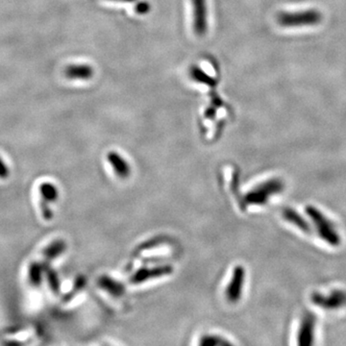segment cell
<instances>
[{
  "label": "cell",
  "instance_id": "ac0fdd59",
  "mask_svg": "<svg viewBox=\"0 0 346 346\" xmlns=\"http://www.w3.org/2000/svg\"><path fill=\"white\" fill-rule=\"evenodd\" d=\"M214 114H216V109L214 108H210V109H208L207 111L205 112L206 118H212V116H214Z\"/></svg>",
  "mask_w": 346,
  "mask_h": 346
},
{
  "label": "cell",
  "instance_id": "7a4b0ae2",
  "mask_svg": "<svg viewBox=\"0 0 346 346\" xmlns=\"http://www.w3.org/2000/svg\"><path fill=\"white\" fill-rule=\"evenodd\" d=\"M305 210L312 222L314 223L318 235L324 242L333 246L340 244V236L336 231L332 222H330L320 210L314 206H307Z\"/></svg>",
  "mask_w": 346,
  "mask_h": 346
},
{
  "label": "cell",
  "instance_id": "52a82bcc",
  "mask_svg": "<svg viewBox=\"0 0 346 346\" xmlns=\"http://www.w3.org/2000/svg\"><path fill=\"white\" fill-rule=\"evenodd\" d=\"M194 9V31L199 37L207 32L206 0H192Z\"/></svg>",
  "mask_w": 346,
  "mask_h": 346
},
{
  "label": "cell",
  "instance_id": "2e32d148",
  "mask_svg": "<svg viewBox=\"0 0 346 346\" xmlns=\"http://www.w3.org/2000/svg\"><path fill=\"white\" fill-rule=\"evenodd\" d=\"M10 175V170L7 166V164L4 162V161L0 158V179L5 180L9 177Z\"/></svg>",
  "mask_w": 346,
  "mask_h": 346
},
{
  "label": "cell",
  "instance_id": "9a60e30c",
  "mask_svg": "<svg viewBox=\"0 0 346 346\" xmlns=\"http://www.w3.org/2000/svg\"><path fill=\"white\" fill-rule=\"evenodd\" d=\"M44 272L46 273V278H48V282L50 284V288L52 290L53 292L58 294L59 290H60V284H59V279H58L57 273L50 268H46Z\"/></svg>",
  "mask_w": 346,
  "mask_h": 346
},
{
  "label": "cell",
  "instance_id": "8992f818",
  "mask_svg": "<svg viewBox=\"0 0 346 346\" xmlns=\"http://www.w3.org/2000/svg\"><path fill=\"white\" fill-rule=\"evenodd\" d=\"M314 328H316V318L314 314L307 312L304 314L301 325L298 331L297 342L301 346H312L314 338Z\"/></svg>",
  "mask_w": 346,
  "mask_h": 346
},
{
  "label": "cell",
  "instance_id": "277c9868",
  "mask_svg": "<svg viewBox=\"0 0 346 346\" xmlns=\"http://www.w3.org/2000/svg\"><path fill=\"white\" fill-rule=\"evenodd\" d=\"M312 302L324 310H338L346 305V292L342 290H334L330 294L324 296L314 292L310 296Z\"/></svg>",
  "mask_w": 346,
  "mask_h": 346
},
{
  "label": "cell",
  "instance_id": "ba28073f",
  "mask_svg": "<svg viewBox=\"0 0 346 346\" xmlns=\"http://www.w3.org/2000/svg\"><path fill=\"white\" fill-rule=\"evenodd\" d=\"M244 282V270L242 266H236L233 274V279L227 288V297L229 301L236 302L240 294Z\"/></svg>",
  "mask_w": 346,
  "mask_h": 346
},
{
  "label": "cell",
  "instance_id": "7c38bea8",
  "mask_svg": "<svg viewBox=\"0 0 346 346\" xmlns=\"http://www.w3.org/2000/svg\"><path fill=\"white\" fill-rule=\"evenodd\" d=\"M44 268L42 262H33L28 268V280L33 286H40L42 281V275Z\"/></svg>",
  "mask_w": 346,
  "mask_h": 346
},
{
  "label": "cell",
  "instance_id": "5bb4252c",
  "mask_svg": "<svg viewBox=\"0 0 346 346\" xmlns=\"http://www.w3.org/2000/svg\"><path fill=\"white\" fill-rule=\"evenodd\" d=\"M190 74L196 82L205 84L207 86H214L216 84V82L212 78H210V76H208L204 72H202L198 66H192L190 70Z\"/></svg>",
  "mask_w": 346,
  "mask_h": 346
},
{
  "label": "cell",
  "instance_id": "9c48e42d",
  "mask_svg": "<svg viewBox=\"0 0 346 346\" xmlns=\"http://www.w3.org/2000/svg\"><path fill=\"white\" fill-rule=\"evenodd\" d=\"M94 72V68L88 64H70L64 70V75L72 80H90Z\"/></svg>",
  "mask_w": 346,
  "mask_h": 346
},
{
  "label": "cell",
  "instance_id": "8fae6325",
  "mask_svg": "<svg viewBox=\"0 0 346 346\" xmlns=\"http://www.w3.org/2000/svg\"><path fill=\"white\" fill-rule=\"evenodd\" d=\"M282 214L286 222L296 225L303 232H306V233L310 232V226L309 222L301 214H299L296 210L290 208H284L282 212Z\"/></svg>",
  "mask_w": 346,
  "mask_h": 346
},
{
  "label": "cell",
  "instance_id": "5b68a950",
  "mask_svg": "<svg viewBox=\"0 0 346 346\" xmlns=\"http://www.w3.org/2000/svg\"><path fill=\"white\" fill-rule=\"evenodd\" d=\"M40 212L42 214V218L46 220H51L53 218L52 210H50L48 203L55 202L58 196H59V192L56 186L51 184V183H42L40 186Z\"/></svg>",
  "mask_w": 346,
  "mask_h": 346
},
{
  "label": "cell",
  "instance_id": "6da1fadb",
  "mask_svg": "<svg viewBox=\"0 0 346 346\" xmlns=\"http://www.w3.org/2000/svg\"><path fill=\"white\" fill-rule=\"evenodd\" d=\"M322 20V12L316 9L300 12H280L277 14L278 24L286 28L316 26L320 24Z\"/></svg>",
  "mask_w": 346,
  "mask_h": 346
},
{
  "label": "cell",
  "instance_id": "30bf717a",
  "mask_svg": "<svg viewBox=\"0 0 346 346\" xmlns=\"http://www.w3.org/2000/svg\"><path fill=\"white\" fill-rule=\"evenodd\" d=\"M66 249V244L64 240H55L44 250L42 264L44 268V272L46 268H50V262L59 257L62 253L64 252Z\"/></svg>",
  "mask_w": 346,
  "mask_h": 346
},
{
  "label": "cell",
  "instance_id": "4fadbf2b",
  "mask_svg": "<svg viewBox=\"0 0 346 346\" xmlns=\"http://www.w3.org/2000/svg\"><path fill=\"white\" fill-rule=\"evenodd\" d=\"M108 159L111 162L114 170L120 176H127L129 174V168L126 162L116 152H110L108 155Z\"/></svg>",
  "mask_w": 346,
  "mask_h": 346
},
{
  "label": "cell",
  "instance_id": "3957f363",
  "mask_svg": "<svg viewBox=\"0 0 346 346\" xmlns=\"http://www.w3.org/2000/svg\"><path fill=\"white\" fill-rule=\"evenodd\" d=\"M284 183L280 179H272L251 190L246 196V202L253 205H264L272 196L281 192Z\"/></svg>",
  "mask_w": 346,
  "mask_h": 346
},
{
  "label": "cell",
  "instance_id": "e0dca14e",
  "mask_svg": "<svg viewBox=\"0 0 346 346\" xmlns=\"http://www.w3.org/2000/svg\"><path fill=\"white\" fill-rule=\"evenodd\" d=\"M136 11L140 14H146L149 11V5L146 2H142L136 6Z\"/></svg>",
  "mask_w": 346,
  "mask_h": 346
}]
</instances>
